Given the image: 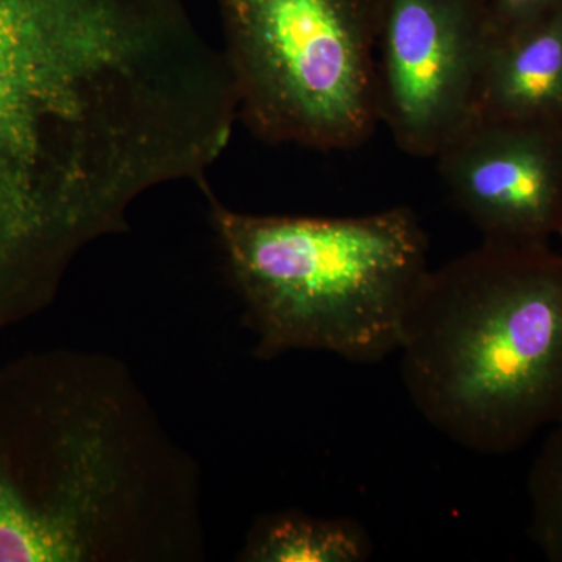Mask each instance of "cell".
<instances>
[{"instance_id": "obj_2", "label": "cell", "mask_w": 562, "mask_h": 562, "mask_svg": "<svg viewBox=\"0 0 562 562\" xmlns=\"http://www.w3.org/2000/svg\"><path fill=\"white\" fill-rule=\"evenodd\" d=\"M149 98L143 44L113 0H0V283L109 205Z\"/></svg>"}, {"instance_id": "obj_11", "label": "cell", "mask_w": 562, "mask_h": 562, "mask_svg": "<svg viewBox=\"0 0 562 562\" xmlns=\"http://www.w3.org/2000/svg\"><path fill=\"white\" fill-rule=\"evenodd\" d=\"M562 0H490L494 31H512L561 9Z\"/></svg>"}, {"instance_id": "obj_4", "label": "cell", "mask_w": 562, "mask_h": 562, "mask_svg": "<svg viewBox=\"0 0 562 562\" xmlns=\"http://www.w3.org/2000/svg\"><path fill=\"white\" fill-rule=\"evenodd\" d=\"M202 188L255 357L310 350L372 364L397 353L431 269L427 233L412 210L357 217L243 213Z\"/></svg>"}, {"instance_id": "obj_1", "label": "cell", "mask_w": 562, "mask_h": 562, "mask_svg": "<svg viewBox=\"0 0 562 562\" xmlns=\"http://www.w3.org/2000/svg\"><path fill=\"white\" fill-rule=\"evenodd\" d=\"M205 553L201 469L124 362L49 349L0 366V562Z\"/></svg>"}, {"instance_id": "obj_7", "label": "cell", "mask_w": 562, "mask_h": 562, "mask_svg": "<svg viewBox=\"0 0 562 562\" xmlns=\"http://www.w3.org/2000/svg\"><path fill=\"white\" fill-rule=\"evenodd\" d=\"M436 160L453 205L483 241L562 239V124L476 117Z\"/></svg>"}, {"instance_id": "obj_9", "label": "cell", "mask_w": 562, "mask_h": 562, "mask_svg": "<svg viewBox=\"0 0 562 562\" xmlns=\"http://www.w3.org/2000/svg\"><path fill=\"white\" fill-rule=\"evenodd\" d=\"M372 552L371 536L357 520L316 517L290 509L265 514L255 520L238 561L362 562Z\"/></svg>"}, {"instance_id": "obj_6", "label": "cell", "mask_w": 562, "mask_h": 562, "mask_svg": "<svg viewBox=\"0 0 562 562\" xmlns=\"http://www.w3.org/2000/svg\"><path fill=\"white\" fill-rule=\"evenodd\" d=\"M490 0H379L380 124L413 157L436 158L479 116Z\"/></svg>"}, {"instance_id": "obj_5", "label": "cell", "mask_w": 562, "mask_h": 562, "mask_svg": "<svg viewBox=\"0 0 562 562\" xmlns=\"http://www.w3.org/2000/svg\"><path fill=\"white\" fill-rule=\"evenodd\" d=\"M238 117L258 138L349 150L380 124L379 0H216Z\"/></svg>"}, {"instance_id": "obj_3", "label": "cell", "mask_w": 562, "mask_h": 562, "mask_svg": "<svg viewBox=\"0 0 562 562\" xmlns=\"http://www.w3.org/2000/svg\"><path fill=\"white\" fill-rule=\"evenodd\" d=\"M403 386L471 452H517L562 420V254L482 241L430 269L406 316Z\"/></svg>"}, {"instance_id": "obj_10", "label": "cell", "mask_w": 562, "mask_h": 562, "mask_svg": "<svg viewBox=\"0 0 562 562\" xmlns=\"http://www.w3.org/2000/svg\"><path fill=\"white\" fill-rule=\"evenodd\" d=\"M528 535L547 560L562 562V420L550 427L532 462Z\"/></svg>"}, {"instance_id": "obj_8", "label": "cell", "mask_w": 562, "mask_h": 562, "mask_svg": "<svg viewBox=\"0 0 562 562\" xmlns=\"http://www.w3.org/2000/svg\"><path fill=\"white\" fill-rule=\"evenodd\" d=\"M476 117L562 124V7L512 31L492 27Z\"/></svg>"}]
</instances>
